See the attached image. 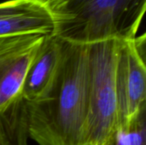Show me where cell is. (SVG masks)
<instances>
[{
	"label": "cell",
	"instance_id": "obj_8",
	"mask_svg": "<svg viewBox=\"0 0 146 145\" xmlns=\"http://www.w3.org/2000/svg\"><path fill=\"white\" fill-rule=\"evenodd\" d=\"M146 109L126 128H117L110 145H146Z\"/></svg>",
	"mask_w": 146,
	"mask_h": 145
},
{
	"label": "cell",
	"instance_id": "obj_5",
	"mask_svg": "<svg viewBox=\"0 0 146 145\" xmlns=\"http://www.w3.org/2000/svg\"><path fill=\"white\" fill-rule=\"evenodd\" d=\"M44 38L38 33L0 38V114L21 97L27 73Z\"/></svg>",
	"mask_w": 146,
	"mask_h": 145
},
{
	"label": "cell",
	"instance_id": "obj_10",
	"mask_svg": "<svg viewBox=\"0 0 146 145\" xmlns=\"http://www.w3.org/2000/svg\"><path fill=\"white\" fill-rule=\"evenodd\" d=\"M0 145H1V141H0Z\"/></svg>",
	"mask_w": 146,
	"mask_h": 145
},
{
	"label": "cell",
	"instance_id": "obj_2",
	"mask_svg": "<svg viewBox=\"0 0 146 145\" xmlns=\"http://www.w3.org/2000/svg\"><path fill=\"white\" fill-rule=\"evenodd\" d=\"M145 8L146 0H66L51 13L53 34L77 44L133 39Z\"/></svg>",
	"mask_w": 146,
	"mask_h": 145
},
{
	"label": "cell",
	"instance_id": "obj_6",
	"mask_svg": "<svg viewBox=\"0 0 146 145\" xmlns=\"http://www.w3.org/2000/svg\"><path fill=\"white\" fill-rule=\"evenodd\" d=\"M54 32L51 13L33 0L0 3V38L21 34L50 35Z\"/></svg>",
	"mask_w": 146,
	"mask_h": 145
},
{
	"label": "cell",
	"instance_id": "obj_4",
	"mask_svg": "<svg viewBox=\"0 0 146 145\" xmlns=\"http://www.w3.org/2000/svg\"><path fill=\"white\" fill-rule=\"evenodd\" d=\"M145 55L144 39L121 40L115 70L118 128L127 127L146 109Z\"/></svg>",
	"mask_w": 146,
	"mask_h": 145
},
{
	"label": "cell",
	"instance_id": "obj_7",
	"mask_svg": "<svg viewBox=\"0 0 146 145\" xmlns=\"http://www.w3.org/2000/svg\"><path fill=\"white\" fill-rule=\"evenodd\" d=\"M62 44V40L56 35H45L23 82L21 97L24 101L34 102L48 91L60 63Z\"/></svg>",
	"mask_w": 146,
	"mask_h": 145
},
{
	"label": "cell",
	"instance_id": "obj_9",
	"mask_svg": "<svg viewBox=\"0 0 146 145\" xmlns=\"http://www.w3.org/2000/svg\"><path fill=\"white\" fill-rule=\"evenodd\" d=\"M52 13L66 0H33Z\"/></svg>",
	"mask_w": 146,
	"mask_h": 145
},
{
	"label": "cell",
	"instance_id": "obj_1",
	"mask_svg": "<svg viewBox=\"0 0 146 145\" xmlns=\"http://www.w3.org/2000/svg\"><path fill=\"white\" fill-rule=\"evenodd\" d=\"M62 40V56L50 87L40 99L26 102L28 137L38 145H84L89 44Z\"/></svg>",
	"mask_w": 146,
	"mask_h": 145
},
{
	"label": "cell",
	"instance_id": "obj_3",
	"mask_svg": "<svg viewBox=\"0 0 146 145\" xmlns=\"http://www.w3.org/2000/svg\"><path fill=\"white\" fill-rule=\"evenodd\" d=\"M121 39L88 44V115L84 145H110L118 128L115 70Z\"/></svg>",
	"mask_w": 146,
	"mask_h": 145
}]
</instances>
